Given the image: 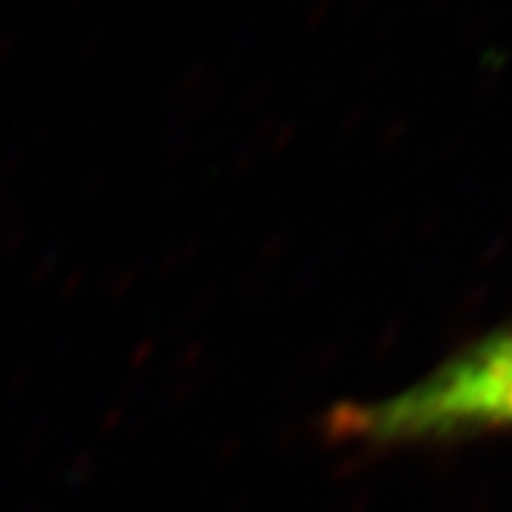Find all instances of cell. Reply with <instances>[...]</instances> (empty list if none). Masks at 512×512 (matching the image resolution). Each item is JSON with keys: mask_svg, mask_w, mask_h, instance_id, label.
Segmentation results:
<instances>
[{"mask_svg": "<svg viewBox=\"0 0 512 512\" xmlns=\"http://www.w3.org/2000/svg\"><path fill=\"white\" fill-rule=\"evenodd\" d=\"M512 432V327L469 343L417 383L377 401L337 405L324 432L340 445L401 448Z\"/></svg>", "mask_w": 512, "mask_h": 512, "instance_id": "6da1fadb", "label": "cell"}]
</instances>
